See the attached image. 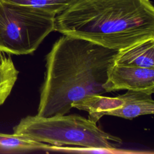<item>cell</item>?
<instances>
[{
    "instance_id": "7a4b0ae2",
    "label": "cell",
    "mask_w": 154,
    "mask_h": 154,
    "mask_svg": "<svg viewBox=\"0 0 154 154\" xmlns=\"http://www.w3.org/2000/svg\"><path fill=\"white\" fill-rule=\"evenodd\" d=\"M54 31L120 50L154 38L150 0H74L55 16Z\"/></svg>"
},
{
    "instance_id": "52a82bcc",
    "label": "cell",
    "mask_w": 154,
    "mask_h": 154,
    "mask_svg": "<svg viewBox=\"0 0 154 154\" xmlns=\"http://www.w3.org/2000/svg\"><path fill=\"white\" fill-rule=\"evenodd\" d=\"M114 63L142 68H154V38L119 50Z\"/></svg>"
},
{
    "instance_id": "30bf717a",
    "label": "cell",
    "mask_w": 154,
    "mask_h": 154,
    "mask_svg": "<svg viewBox=\"0 0 154 154\" xmlns=\"http://www.w3.org/2000/svg\"><path fill=\"white\" fill-rule=\"evenodd\" d=\"M7 3L28 7L55 16L66 9L74 0H2Z\"/></svg>"
},
{
    "instance_id": "6da1fadb",
    "label": "cell",
    "mask_w": 154,
    "mask_h": 154,
    "mask_svg": "<svg viewBox=\"0 0 154 154\" xmlns=\"http://www.w3.org/2000/svg\"><path fill=\"white\" fill-rule=\"evenodd\" d=\"M118 51L80 38L60 37L46 56L37 115H64L73 103L106 93L103 85Z\"/></svg>"
},
{
    "instance_id": "8992f818",
    "label": "cell",
    "mask_w": 154,
    "mask_h": 154,
    "mask_svg": "<svg viewBox=\"0 0 154 154\" xmlns=\"http://www.w3.org/2000/svg\"><path fill=\"white\" fill-rule=\"evenodd\" d=\"M106 92L119 90L154 92V68H142L113 63L109 68L103 85Z\"/></svg>"
},
{
    "instance_id": "ba28073f",
    "label": "cell",
    "mask_w": 154,
    "mask_h": 154,
    "mask_svg": "<svg viewBox=\"0 0 154 154\" xmlns=\"http://www.w3.org/2000/svg\"><path fill=\"white\" fill-rule=\"evenodd\" d=\"M49 146L14 134L0 133V153H22L38 150H48Z\"/></svg>"
},
{
    "instance_id": "5b68a950",
    "label": "cell",
    "mask_w": 154,
    "mask_h": 154,
    "mask_svg": "<svg viewBox=\"0 0 154 154\" xmlns=\"http://www.w3.org/2000/svg\"><path fill=\"white\" fill-rule=\"evenodd\" d=\"M149 94L141 91L127 90L115 97L102 94L90 96L72 103V108L87 111L88 119L97 122L105 115L132 119L140 116L153 114L154 101Z\"/></svg>"
},
{
    "instance_id": "3957f363",
    "label": "cell",
    "mask_w": 154,
    "mask_h": 154,
    "mask_svg": "<svg viewBox=\"0 0 154 154\" xmlns=\"http://www.w3.org/2000/svg\"><path fill=\"white\" fill-rule=\"evenodd\" d=\"M13 134L55 146H76L117 150L120 138L105 132L95 122L79 115L28 116L13 128Z\"/></svg>"
},
{
    "instance_id": "9c48e42d",
    "label": "cell",
    "mask_w": 154,
    "mask_h": 154,
    "mask_svg": "<svg viewBox=\"0 0 154 154\" xmlns=\"http://www.w3.org/2000/svg\"><path fill=\"white\" fill-rule=\"evenodd\" d=\"M7 55L0 52V105L10 94L19 75L10 55Z\"/></svg>"
},
{
    "instance_id": "277c9868",
    "label": "cell",
    "mask_w": 154,
    "mask_h": 154,
    "mask_svg": "<svg viewBox=\"0 0 154 154\" xmlns=\"http://www.w3.org/2000/svg\"><path fill=\"white\" fill-rule=\"evenodd\" d=\"M55 16L0 0V52L9 55L33 53L54 31Z\"/></svg>"
}]
</instances>
